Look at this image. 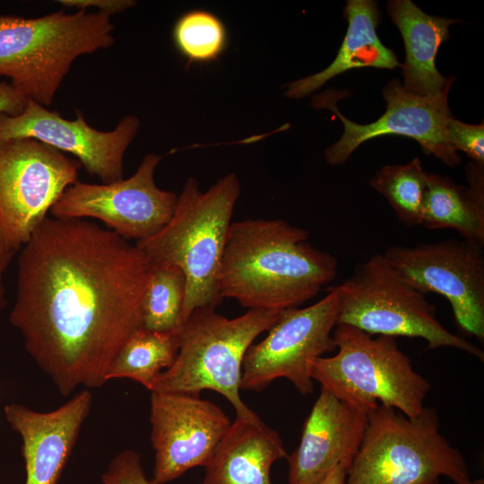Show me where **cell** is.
Instances as JSON below:
<instances>
[{"label": "cell", "mask_w": 484, "mask_h": 484, "mask_svg": "<svg viewBox=\"0 0 484 484\" xmlns=\"http://www.w3.org/2000/svg\"><path fill=\"white\" fill-rule=\"evenodd\" d=\"M287 457L280 434L258 416L236 417L204 466L202 484H272V464Z\"/></svg>", "instance_id": "d6986e66"}, {"label": "cell", "mask_w": 484, "mask_h": 484, "mask_svg": "<svg viewBox=\"0 0 484 484\" xmlns=\"http://www.w3.org/2000/svg\"><path fill=\"white\" fill-rule=\"evenodd\" d=\"M0 387H1V383H0Z\"/></svg>", "instance_id": "1f68e13d"}, {"label": "cell", "mask_w": 484, "mask_h": 484, "mask_svg": "<svg viewBox=\"0 0 484 484\" xmlns=\"http://www.w3.org/2000/svg\"><path fill=\"white\" fill-rule=\"evenodd\" d=\"M92 394L82 389L50 411H38L12 402L4 418L22 439L24 484H57L89 416Z\"/></svg>", "instance_id": "2e32d148"}, {"label": "cell", "mask_w": 484, "mask_h": 484, "mask_svg": "<svg viewBox=\"0 0 484 484\" xmlns=\"http://www.w3.org/2000/svg\"><path fill=\"white\" fill-rule=\"evenodd\" d=\"M15 255L16 254L0 249V310L4 308L6 306V290L4 281V275Z\"/></svg>", "instance_id": "4dcf8cb0"}, {"label": "cell", "mask_w": 484, "mask_h": 484, "mask_svg": "<svg viewBox=\"0 0 484 484\" xmlns=\"http://www.w3.org/2000/svg\"><path fill=\"white\" fill-rule=\"evenodd\" d=\"M470 187L445 176L427 172L420 226L430 229H453L465 241L484 245L483 168L470 163Z\"/></svg>", "instance_id": "44dd1931"}, {"label": "cell", "mask_w": 484, "mask_h": 484, "mask_svg": "<svg viewBox=\"0 0 484 484\" xmlns=\"http://www.w3.org/2000/svg\"><path fill=\"white\" fill-rule=\"evenodd\" d=\"M240 184L227 174L206 192L197 181H186L169 222L135 245L152 264L179 268L186 281L180 326L197 308L220 304L218 278Z\"/></svg>", "instance_id": "3957f363"}, {"label": "cell", "mask_w": 484, "mask_h": 484, "mask_svg": "<svg viewBox=\"0 0 484 484\" xmlns=\"http://www.w3.org/2000/svg\"><path fill=\"white\" fill-rule=\"evenodd\" d=\"M282 312L249 309L228 318L215 307L195 309L177 330L175 361L156 378L150 392L200 393L212 390L231 403L237 418H255L257 414L240 397L243 360L254 341Z\"/></svg>", "instance_id": "5b68a950"}, {"label": "cell", "mask_w": 484, "mask_h": 484, "mask_svg": "<svg viewBox=\"0 0 484 484\" xmlns=\"http://www.w3.org/2000/svg\"><path fill=\"white\" fill-rule=\"evenodd\" d=\"M446 89L437 97H420L406 91L398 79L389 81L383 89L386 103L385 113L369 124H358L346 118L336 108L329 95L316 98L315 106L326 108L341 119L344 131L341 138L324 151L330 165L345 163L363 143L383 135H400L417 141L425 154L434 155L449 167L461 162L447 138V124L453 117Z\"/></svg>", "instance_id": "5bb4252c"}, {"label": "cell", "mask_w": 484, "mask_h": 484, "mask_svg": "<svg viewBox=\"0 0 484 484\" xmlns=\"http://www.w3.org/2000/svg\"><path fill=\"white\" fill-rule=\"evenodd\" d=\"M388 264L423 294L435 292L450 303L458 326L484 339V255L482 247L447 239L414 246H393L383 254Z\"/></svg>", "instance_id": "7c38bea8"}, {"label": "cell", "mask_w": 484, "mask_h": 484, "mask_svg": "<svg viewBox=\"0 0 484 484\" xmlns=\"http://www.w3.org/2000/svg\"><path fill=\"white\" fill-rule=\"evenodd\" d=\"M308 238L281 219L231 222L218 278L221 298L248 310L284 311L316 296L336 277L338 262Z\"/></svg>", "instance_id": "7a4b0ae2"}, {"label": "cell", "mask_w": 484, "mask_h": 484, "mask_svg": "<svg viewBox=\"0 0 484 484\" xmlns=\"http://www.w3.org/2000/svg\"><path fill=\"white\" fill-rule=\"evenodd\" d=\"M335 287L340 299L337 324L371 335L421 338L428 350L452 347L484 359L481 349L440 323L436 307L402 280L383 254L373 255Z\"/></svg>", "instance_id": "ba28073f"}, {"label": "cell", "mask_w": 484, "mask_h": 484, "mask_svg": "<svg viewBox=\"0 0 484 484\" xmlns=\"http://www.w3.org/2000/svg\"><path fill=\"white\" fill-rule=\"evenodd\" d=\"M350 466V463H340L324 478L314 484H347V476Z\"/></svg>", "instance_id": "f546056e"}, {"label": "cell", "mask_w": 484, "mask_h": 484, "mask_svg": "<svg viewBox=\"0 0 484 484\" xmlns=\"http://www.w3.org/2000/svg\"><path fill=\"white\" fill-rule=\"evenodd\" d=\"M473 484L462 453L441 434L438 415L424 407L416 418L379 404L370 414L347 484Z\"/></svg>", "instance_id": "52a82bcc"}, {"label": "cell", "mask_w": 484, "mask_h": 484, "mask_svg": "<svg viewBox=\"0 0 484 484\" xmlns=\"http://www.w3.org/2000/svg\"><path fill=\"white\" fill-rule=\"evenodd\" d=\"M152 263L85 219L47 217L19 251L9 322L62 396L99 388L142 327Z\"/></svg>", "instance_id": "6da1fadb"}, {"label": "cell", "mask_w": 484, "mask_h": 484, "mask_svg": "<svg viewBox=\"0 0 484 484\" xmlns=\"http://www.w3.org/2000/svg\"><path fill=\"white\" fill-rule=\"evenodd\" d=\"M69 120L28 99L24 110L17 116L0 113V143L30 138L60 151L73 154L91 176L102 184L124 178V155L136 136L140 119L124 117L111 131L91 126L82 112L76 110Z\"/></svg>", "instance_id": "9a60e30c"}, {"label": "cell", "mask_w": 484, "mask_h": 484, "mask_svg": "<svg viewBox=\"0 0 484 484\" xmlns=\"http://www.w3.org/2000/svg\"><path fill=\"white\" fill-rule=\"evenodd\" d=\"M344 15L348 29L334 60L324 70L286 84L287 98L308 97L329 80L349 70L364 67L393 70L401 65L395 53L377 36L381 12L376 1L348 0Z\"/></svg>", "instance_id": "ffe728a7"}, {"label": "cell", "mask_w": 484, "mask_h": 484, "mask_svg": "<svg viewBox=\"0 0 484 484\" xmlns=\"http://www.w3.org/2000/svg\"><path fill=\"white\" fill-rule=\"evenodd\" d=\"M386 9L405 47V62L400 65L403 88L425 98L437 97L451 88L455 77L443 76L436 66V57L450 37V26L460 20L427 14L411 0H391Z\"/></svg>", "instance_id": "ac0fdd59"}, {"label": "cell", "mask_w": 484, "mask_h": 484, "mask_svg": "<svg viewBox=\"0 0 484 484\" xmlns=\"http://www.w3.org/2000/svg\"><path fill=\"white\" fill-rule=\"evenodd\" d=\"M173 41L187 65L219 59L227 47V30L211 12L191 10L181 15L173 28Z\"/></svg>", "instance_id": "d4e9b609"}, {"label": "cell", "mask_w": 484, "mask_h": 484, "mask_svg": "<svg viewBox=\"0 0 484 484\" xmlns=\"http://www.w3.org/2000/svg\"><path fill=\"white\" fill-rule=\"evenodd\" d=\"M333 337L338 350L311 362L312 378L368 416L379 404L418 417L431 388L398 347L394 337L371 334L337 324Z\"/></svg>", "instance_id": "8992f818"}, {"label": "cell", "mask_w": 484, "mask_h": 484, "mask_svg": "<svg viewBox=\"0 0 484 484\" xmlns=\"http://www.w3.org/2000/svg\"><path fill=\"white\" fill-rule=\"evenodd\" d=\"M78 160L30 138L0 143V249L16 254L78 180Z\"/></svg>", "instance_id": "9c48e42d"}, {"label": "cell", "mask_w": 484, "mask_h": 484, "mask_svg": "<svg viewBox=\"0 0 484 484\" xmlns=\"http://www.w3.org/2000/svg\"><path fill=\"white\" fill-rule=\"evenodd\" d=\"M186 288V277L179 268L152 264L143 298L142 327L153 332H177Z\"/></svg>", "instance_id": "603a6c76"}, {"label": "cell", "mask_w": 484, "mask_h": 484, "mask_svg": "<svg viewBox=\"0 0 484 484\" xmlns=\"http://www.w3.org/2000/svg\"><path fill=\"white\" fill-rule=\"evenodd\" d=\"M161 159L146 154L127 179L109 184L77 180L52 206V217L99 220L118 236L136 242L152 237L171 219L178 196L159 188L154 181Z\"/></svg>", "instance_id": "8fae6325"}, {"label": "cell", "mask_w": 484, "mask_h": 484, "mask_svg": "<svg viewBox=\"0 0 484 484\" xmlns=\"http://www.w3.org/2000/svg\"><path fill=\"white\" fill-rule=\"evenodd\" d=\"M447 138L453 149L464 152L473 163L484 166V125H470L452 117L447 124Z\"/></svg>", "instance_id": "484cf974"}, {"label": "cell", "mask_w": 484, "mask_h": 484, "mask_svg": "<svg viewBox=\"0 0 484 484\" xmlns=\"http://www.w3.org/2000/svg\"><path fill=\"white\" fill-rule=\"evenodd\" d=\"M339 305L334 286L311 306L284 310L265 338L248 348L242 364L241 390L262 391L274 380L285 378L301 394L312 393L311 362L336 350L333 332Z\"/></svg>", "instance_id": "30bf717a"}, {"label": "cell", "mask_w": 484, "mask_h": 484, "mask_svg": "<svg viewBox=\"0 0 484 484\" xmlns=\"http://www.w3.org/2000/svg\"><path fill=\"white\" fill-rule=\"evenodd\" d=\"M427 172L419 158L403 165H386L370 179V186L382 194L408 228L420 226Z\"/></svg>", "instance_id": "cb8c5ba5"}, {"label": "cell", "mask_w": 484, "mask_h": 484, "mask_svg": "<svg viewBox=\"0 0 484 484\" xmlns=\"http://www.w3.org/2000/svg\"><path fill=\"white\" fill-rule=\"evenodd\" d=\"M28 99L16 91L10 83L0 82V113L17 116L26 108Z\"/></svg>", "instance_id": "f1b7e54d"}, {"label": "cell", "mask_w": 484, "mask_h": 484, "mask_svg": "<svg viewBox=\"0 0 484 484\" xmlns=\"http://www.w3.org/2000/svg\"><path fill=\"white\" fill-rule=\"evenodd\" d=\"M151 484H167L188 470L205 466L231 420L200 393L151 392Z\"/></svg>", "instance_id": "4fadbf2b"}, {"label": "cell", "mask_w": 484, "mask_h": 484, "mask_svg": "<svg viewBox=\"0 0 484 484\" xmlns=\"http://www.w3.org/2000/svg\"><path fill=\"white\" fill-rule=\"evenodd\" d=\"M177 332L160 333L138 329L123 345L108 374V381L126 378L150 391L156 378L176 359Z\"/></svg>", "instance_id": "7402d4cb"}, {"label": "cell", "mask_w": 484, "mask_h": 484, "mask_svg": "<svg viewBox=\"0 0 484 484\" xmlns=\"http://www.w3.org/2000/svg\"><path fill=\"white\" fill-rule=\"evenodd\" d=\"M369 416L321 388L298 447L288 455V484H314L340 463L352 462Z\"/></svg>", "instance_id": "e0dca14e"}, {"label": "cell", "mask_w": 484, "mask_h": 484, "mask_svg": "<svg viewBox=\"0 0 484 484\" xmlns=\"http://www.w3.org/2000/svg\"><path fill=\"white\" fill-rule=\"evenodd\" d=\"M110 17L57 11L41 17L0 15V75L27 99L49 107L73 61L110 48Z\"/></svg>", "instance_id": "277c9868"}, {"label": "cell", "mask_w": 484, "mask_h": 484, "mask_svg": "<svg viewBox=\"0 0 484 484\" xmlns=\"http://www.w3.org/2000/svg\"><path fill=\"white\" fill-rule=\"evenodd\" d=\"M61 5L77 10H89L90 7L108 15L124 12L135 4L132 0H60Z\"/></svg>", "instance_id": "83f0119b"}, {"label": "cell", "mask_w": 484, "mask_h": 484, "mask_svg": "<svg viewBox=\"0 0 484 484\" xmlns=\"http://www.w3.org/2000/svg\"><path fill=\"white\" fill-rule=\"evenodd\" d=\"M102 484H151L143 468L140 454L125 449L114 456L101 475Z\"/></svg>", "instance_id": "4316f807"}]
</instances>
